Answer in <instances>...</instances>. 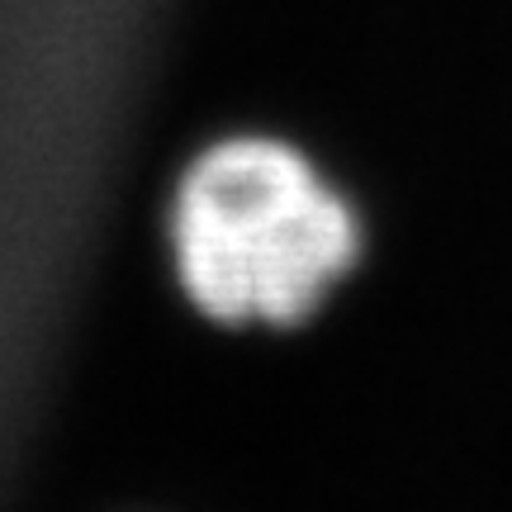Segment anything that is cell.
<instances>
[{
  "mask_svg": "<svg viewBox=\"0 0 512 512\" xmlns=\"http://www.w3.org/2000/svg\"><path fill=\"white\" fill-rule=\"evenodd\" d=\"M361 228L294 147L228 138L185 171L171 252L185 294L223 323H294L351 271Z\"/></svg>",
  "mask_w": 512,
  "mask_h": 512,
  "instance_id": "obj_1",
  "label": "cell"
}]
</instances>
